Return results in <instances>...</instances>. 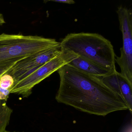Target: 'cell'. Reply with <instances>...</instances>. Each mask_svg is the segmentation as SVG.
<instances>
[{"label":"cell","mask_w":132,"mask_h":132,"mask_svg":"<svg viewBox=\"0 0 132 132\" xmlns=\"http://www.w3.org/2000/svg\"><path fill=\"white\" fill-rule=\"evenodd\" d=\"M10 65V66H6L3 68H0V78L4 75V74L7 73V71L10 70V69L14 65Z\"/></svg>","instance_id":"13"},{"label":"cell","mask_w":132,"mask_h":132,"mask_svg":"<svg viewBox=\"0 0 132 132\" xmlns=\"http://www.w3.org/2000/svg\"><path fill=\"white\" fill-rule=\"evenodd\" d=\"M58 72L60 85L55 96L58 102L102 116L128 110L123 98L107 87L100 78L84 73L68 64Z\"/></svg>","instance_id":"1"},{"label":"cell","mask_w":132,"mask_h":132,"mask_svg":"<svg viewBox=\"0 0 132 132\" xmlns=\"http://www.w3.org/2000/svg\"><path fill=\"white\" fill-rule=\"evenodd\" d=\"M6 132H15V131H14V132H10V131H6Z\"/></svg>","instance_id":"15"},{"label":"cell","mask_w":132,"mask_h":132,"mask_svg":"<svg viewBox=\"0 0 132 132\" xmlns=\"http://www.w3.org/2000/svg\"><path fill=\"white\" fill-rule=\"evenodd\" d=\"M61 49V52L57 56L14 84L10 90V93L28 97L35 85L78 57L72 52Z\"/></svg>","instance_id":"4"},{"label":"cell","mask_w":132,"mask_h":132,"mask_svg":"<svg viewBox=\"0 0 132 132\" xmlns=\"http://www.w3.org/2000/svg\"><path fill=\"white\" fill-rule=\"evenodd\" d=\"M100 79L109 88L123 98L128 110L132 113V84L117 71Z\"/></svg>","instance_id":"7"},{"label":"cell","mask_w":132,"mask_h":132,"mask_svg":"<svg viewBox=\"0 0 132 132\" xmlns=\"http://www.w3.org/2000/svg\"><path fill=\"white\" fill-rule=\"evenodd\" d=\"M61 48L103 68L116 70V55L111 42L94 33H71L60 42Z\"/></svg>","instance_id":"2"},{"label":"cell","mask_w":132,"mask_h":132,"mask_svg":"<svg viewBox=\"0 0 132 132\" xmlns=\"http://www.w3.org/2000/svg\"><path fill=\"white\" fill-rule=\"evenodd\" d=\"M68 64L84 73L100 78L110 75L116 71L97 65L79 56Z\"/></svg>","instance_id":"8"},{"label":"cell","mask_w":132,"mask_h":132,"mask_svg":"<svg viewBox=\"0 0 132 132\" xmlns=\"http://www.w3.org/2000/svg\"><path fill=\"white\" fill-rule=\"evenodd\" d=\"M14 80L12 76L6 73L0 78V88L5 89H10L14 85Z\"/></svg>","instance_id":"10"},{"label":"cell","mask_w":132,"mask_h":132,"mask_svg":"<svg viewBox=\"0 0 132 132\" xmlns=\"http://www.w3.org/2000/svg\"><path fill=\"white\" fill-rule=\"evenodd\" d=\"M61 50V47L54 48L30 55L16 62L7 73L13 76L15 84L57 56Z\"/></svg>","instance_id":"6"},{"label":"cell","mask_w":132,"mask_h":132,"mask_svg":"<svg viewBox=\"0 0 132 132\" xmlns=\"http://www.w3.org/2000/svg\"><path fill=\"white\" fill-rule=\"evenodd\" d=\"M61 47L53 38L21 34L0 35V68L13 65L40 52Z\"/></svg>","instance_id":"3"},{"label":"cell","mask_w":132,"mask_h":132,"mask_svg":"<svg viewBox=\"0 0 132 132\" xmlns=\"http://www.w3.org/2000/svg\"><path fill=\"white\" fill-rule=\"evenodd\" d=\"M13 110L7 105L5 100H0V132H6L9 125Z\"/></svg>","instance_id":"9"},{"label":"cell","mask_w":132,"mask_h":132,"mask_svg":"<svg viewBox=\"0 0 132 132\" xmlns=\"http://www.w3.org/2000/svg\"><path fill=\"white\" fill-rule=\"evenodd\" d=\"M48 1L66 4H72L75 3V2L72 0H49L45 1V3Z\"/></svg>","instance_id":"12"},{"label":"cell","mask_w":132,"mask_h":132,"mask_svg":"<svg viewBox=\"0 0 132 132\" xmlns=\"http://www.w3.org/2000/svg\"><path fill=\"white\" fill-rule=\"evenodd\" d=\"M117 13L122 35L123 46L120 49V56H116L115 62L120 67V74L132 84V11L120 6Z\"/></svg>","instance_id":"5"},{"label":"cell","mask_w":132,"mask_h":132,"mask_svg":"<svg viewBox=\"0 0 132 132\" xmlns=\"http://www.w3.org/2000/svg\"><path fill=\"white\" fill-rule=\"evenodd\" d=\"M6 23L3 15L0 13V25H3Z\"/></svg>","instance_id":"14"},{"label":"cell","mask_w":132,"mask_h":132,"mask_svg":"<svg viewBox=\"0 0 132 132\" xmlns=\"http://www.w3.org/2000/svg\"><path fill=\"white\" fill-rule=\"evenodd\" d=\"M10 89H5L0 88V100L6 101L10 93Z\"/></svg>","instance_id":"11"}]
</instances>
